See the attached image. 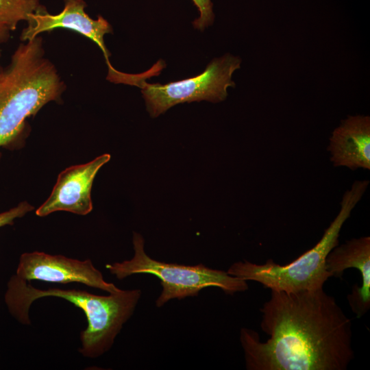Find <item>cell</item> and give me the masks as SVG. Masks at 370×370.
I'll return each mask as SVG.
<instances>
[{"label": "cell", "instance_id": "6da1fadb", "mask_svg": "<svg viewBox=\"0 0 370 370\" xmlns=\"http://www.w3.org/2000/svg\"><path fill=\"white\" fill-rule=\"evenodd\" d=\"M260 312L267 341L240 332L247 369L346 370L353 360L352 321L323 288L271 291Z\"/></svg>", "mask_w": 370, "mask_h": 370}, {"label": "cell", "instance_id": "7a4b0ae2", "mask_svg": "<svg viewBox=\"0 0 370 370\" xmlns=\"http://www.w3.org/2000/svg\"><path fill=\"white\" fill-rule=\"evenodd\" d=\"M141 296L140 289L120 290L108 296L79 289H38L15 274L7 284L4 300L10 314L20 323L30 325L29 308L36 300L47 297L65 299L80 308L87 328L79 334V352L95 358L110 350L123 325L132 315Z\"/></svg>", "mask_w": 370, "mask_h": 370}, {"label": "cell", "instance_id": "3957f363", "mask_svg": "<svg viewBox=\"0 0 370 370\" xmlns=\"http://www.w3.org/2000/svg\"><path fill=\"white\" fill-rule=\"evenodd\" d=\"M64 90L57 69L45 58L42 38L20 43L0 73V148H14L27 118L58 101Z\"/></svg>", "mask_w": 370, "mask_h": 370}, {"label": "cell", "instance_id": "277c9868", "mask_svg": "<svg viewBox=\"0 0 370 370\" xmlns=\"http://www.w3.org/2000/svg\"><path fill=\"white\" fill-rule=\"evenodd\" d=\"M367 180L355 181L342 197L336 217L320 241L293 262L281 265L269 259L260 264L245 260L233 263L227 273L245 281L259 282L271 291L296 292L323 288L331 277L325 265L330 251L338 245L341 228L369 186Z\"/></svg>", "mask_w": 370, "mask_h": 370}, {"label": "cell", "instance_id": "5b68a950", "mask_svg": "<svg viewBox=\"0 0 370 370\" xmlns=\"http://www.w3.org/2000/svg\"><path fill=\"white\" fill-rule=\"evenodd\" d=\"M133 247L134 255L131 260L107 264L106 267L119 280L138 273L158 277L162 290L156 302L157 307L172 299L197 296L201 289L210 286L220 288L231 295L248 289L247 281L202 264L186 266L152 259L145 252L143 236L136 232L133 234Z\"/></svg>", "mask_w": 370, "mask_h": 370}, {"label": "cell", "instance_id": "8992f818", "mask_svg": "<svg viewBox=\"0 0 370 370\" xmlns=\"http://www.w3.org/2000/svg\"><path fill=\"white\" fill-rule=\"evenodd\" d=\"M241 59L230 53L213 59L199 75L166 84L145 82L139 75H130L128 84L138 86L151 117L158 116L172 106L185 102L224 101L227 88L234 87L232 77L241 68Z\"/></svg>", "mask_w": 370, "mask_h": 370}, {"label": "cell", "instance_id": "52a82bcc", "mask_svg": "<svg viewBox=\"0 0 370 370\" xmlns=\"http://www.w3.org/2000/svg\"><path fill=\"white\" fill-rule=\"evenodd\" d=\"M15 275L27 282H77L109 293L121 290L114 284L106 282L102 273L94 267L90 259L79 260L42 251L21 254Z\"/></svg>", "mask_w": 370, "mask_h": 370}, {"label": "cell", "instance_id": "ba28073f", "mask_svg": "<svg viewBox=\"0 0 370 370\" xmlns=\"http://www.w3.org/2000/svg\"><path fill=\"white\" fill-rule=\"evenodd\" d=\"M110 160L104 153L92 161L69 166L58 176L47 200L38 208L36 214L46 217L57 211L86 215L92 210L91 190L94 179L99 169Z\"/></svg>", "mask_w": 370, "mask_h": 370}, {"label": "cell", "instance_id": "9c48e42d", "mask_svg": "<svg viewBox=\"0 0 370 370\" xmlns=\"http://www.w3.org/2000/svg\"><path fill=\"white\" fill-rule=\"evenodd\" d=\"M64 8L56 14L48 13L45 8L31 14L27 26L21 32V41L32 40L41 33L56 28L69 29L96 43L103 52L108 66V73L115 71L110 63V54L103 39L105 34L112 33L110 24L100 15L97 19L90 18L85 12L86 3L84 0H64Z\"/></svg>", "mask_w": 370, "mask_h": 370}, {"label": "cell", "instance_id": "30bf717a", "mask_svg": "<svg viewBox=\"0 0 370 370\" xmlns=\"http://www.w3.org/2000/svg\"><path fill=\"white\" fill-rule=\"evenodd\" d=\"M325 265L331 277L341 278L349 268L359 271L362 286L354 285L347 300L358 318L365 315L370 308V237L352 238L338 245L327 256Z\"/></svg>", "mask_w": 370, "mask_h": 370}, {"label": "cell", "instance_id": "8fae6325", "mask_svg": "<svg viewBox=\"0 0 370 370\" xmlns=\"http://www.w3.org/2000/svg\"><path fill=\"white\" fill-rule=\"evenodd\" d=\"M328 150L334 166L370 169V117L350 115L332 132Z\"/></svg>", "mask_w": 370, "mask_h": 370}, {"label": "cell", "instance_id": "7c38bea8", "mask_svg": "<svg viewBox=\"0 0 370 370\" xmlns=\"http://www.w3.org/2000/svg\"><path fill=\"white\" fill-rule=\"evenodd\" d=\"M45 8L39 0H0V23L14 31L19 22Z\"/></svg>", "mask_w": 370, "mask_h": 370}, {"label": "cell", "instance_id": "4fadbf2b", "mask_svg": "<svg viewBox=\"0 0 370 370\" xmlns=\"http://www.w3.org/2000/svg\"><path fill=\"white\" fill-rule=\"evenodd\" d=\"M199 12V16L193 25L197 29L203 31L214 22L213 3L211 0H192Z\"/></svg>", "mask_w": 370, "mask_h": 370}, {"label": "cell", "instance_id": "5bb4252c", "mask_svg": "<svg viewBox=\"0 0 370 370\" xmlns=\"http://www.w3.org/2000/svg\"><path fill=\"white\" fill-rule=\"evenodd\" d=\"M34 209V207L32 205L27 201H23L16 206L0 212V227L13 225L16 219L22 218Z\"/></svg>", "mask_w": 370, "mask_h": 370}, {"label": "cell", "instance_id": "9a60e30c", "mask_svg": "<svg viewBox=\"0 0 370 370\" xmlns=\"http://www.w3.org/2000/svg\"><path fill=\"white\" fill-rule=\"evenodd\" d=\"M10 37V31L4 25L0 23V45L8 41Z\"/></svg>", "mask_w": 370, "mask_h": 370}, {"label": "cell", "instance_id": "2e32d148", "mask_svg": "<svg viewBox=\"0 0 370 370\" xmlns=\"http://www.w3.org/2000/svg\"><path fill=\"white\" fill-rule=\"evenodd\" d=\"M1 51H0V73L3 69V67L1 66Z\"/></svg>", "mask_w": 370, "mask_h": 370}]
</instances>
